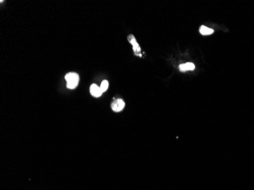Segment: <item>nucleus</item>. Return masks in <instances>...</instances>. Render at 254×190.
Returning a JSON list of instances; mask_svg holds the SVG:
<instances>
[{"instance_id":"f257e3e1","label":"nucleus","mask_w":254,"mask_h":190,"mask_svg":"<svg viewBox=\"0 0 254 190\" xmlns=\"http://www.w3.org/2000/svg\"><path fill=\"white\" fill-rule=\"evenodd\" d=\"M65 80L67 81V88L69 89H74L79 84V76L77 73L70 72L65 75Z\"/></svg>"},{"instance_id":"f03ea898","label":"nucleus","mask_w":254,"mask_h":190,"mask_svg":"<svg viewBox=\"0 0 254 190\" xmlns=\"http://www.w3.org/2000/svg\"><path fill=\"white\" fill-rule=\"evenodd\" d=\"M124 106H125V103L121 99H117V100H114L111 105L112 110L114 112H120L122 110Z\"/></svg>"},{"instance_id":"7ed1b4c3","label":"nucleus","mask_w":254,"mask_h":190,"mask_svg":"<svg viewBox=\"0 0 254 190\" xmlns=\"http://www.w3.org/2000/svg\"><path fill=\"white\" fill-rule=\"evenodd\" d=\"M90 91H91V95L94 96V97H101V95H102V93H103L100 87H98L97 85H95V84H93V85H91Z\"/></svg>"},{"instance_id":"20e7f679","label":"nucleus","mask_w":254,"mask_h":190,"mask_svg":"<svg viewBox=\"0 0 254 190\" xmlns=\"http://www.w3.org/2000/svg\"><path fill=\"white\" fill-rule=\"evenodd\" d=\"M128 40H129V41L130 42L131 44H132L133 49H134L135 53H136V54H138V53H140L141 49H140L139 46H138L137 42H136V39H135L134 36H133V35H129V36L128 37Z\"/></svg>"},{"instance_id":"39448f33","label":"nucleus","mask_w":254,"mask_h":190,"mask_svg":"<svg viewBox=\"0 0 254 190\" xmlns=\"http://www.w3.org/2000/svg\"><path fill=\"white\" fill-rule=\"evenodd\" d=\"M195 69V65L192 63H187L182 64L180 65V72H187V71H193Z\"/></svg>"},{"instance_id":"423d86ee","label":"nucleus","mask_w":254,"mask_h":190,"mask_svg":"<svg viewBox=\"0 0 254 190\" xmlns=\"http://www.w3.org/2000/svg\"><path fill=\"white\" fill-rule=\"evenodd\" d=\"M200 32L202 35H210L214 33V30L212 29V28H208L206 26L202 25L201 26V28H200Z\"/></svg>"},{"instance_id":"0eeeda50","label":"nucleus","mask_w":254,"mask_h":190,"mask_svg":"<svg viewBox=\"0 0 254 190\" xmlns=\"http://www.w3.org/2000/svg\"><path fill=\"white\" fill-rule=\"evenodd\" d=\"M108 87H109V83H108L107 81L104 80V81H103L102 83H101L100 88H101V90H102V92H104L107 90Z\"/></svg>"}]
</instances>
